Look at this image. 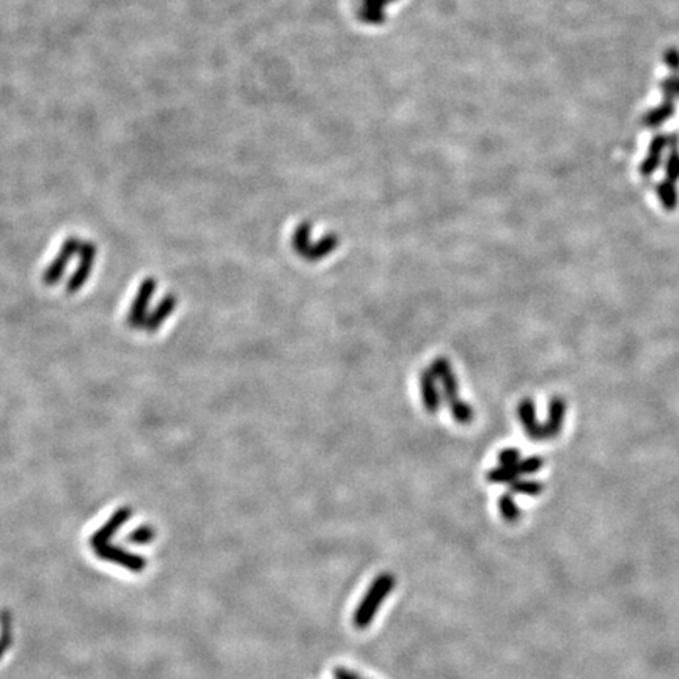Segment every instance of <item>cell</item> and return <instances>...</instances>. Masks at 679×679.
<instances>
[{"mask_svg": "<svg viewBox=\"0 0 679 679\" xmlns=\"http://www.w3.org/2000/svg\"><path fill=\"white\" fill-rule=\"evenodd\" d=\"M395 585H397V579L390 572H383L373 580V584L367 589V593L362 598L360 604L357 606L354 611L353 623L357 629H367L373 623L379 609L383 607L384 601L389 598V594L393 592Z\"/></svg>", "mask_w": 679, "mask_h": 679, "instance_id": "obj_1", "label": "cell"}, {"mask_svg": "<svg viewBox=\"0 0 679 679\" xmlns=\"http://www.w3.org/2000/svg\"><path fill=\"white\" fill-rule=\"evenodd\" d=\"M420 387H422V400H423L424 409H427L428 412H431V414L437 412L440 406H442L444 398H442V393H440V390H437L436 379L432 378V375L428 370H424L422 373Z\"/></svg>", "mask_w": 679, "mask_h": 679, "instance_id": "obj_2", "label": "cell"}, {"mask_svg": "<svg viewBox=\"0 0 679 679\" xmlns=\"http://www.w3.org/2000/svg\"><path fill=\"white\" fill-rule=\"evenodd\" d=\"M338 237L337 235H333V233H329V235H326L321 237L319 241H316L315 244H311L309 250L305 252V255L302 258H305L307 261H319V260H323L324 257L327 255H331V253L337 249V245H338Z\"/></svg>", "mask_w": 679, "mask_h": 679, "instance_id": "obj_3", "label": "cell"}, {"mask_svg": "<svg viewBox=\"0 0 679 679\" xmlns=\"http://www.w3.org/2000/svg\"><path fill=\"white\" fill-rule=\"evenodd\" d=\"M565 414H566V402L563 398H554L549 405V417L547 420L544 422L546 424L550 436L555 437L558 436V432L562 431L563 427V420H565Z\"/></svg>", "mask_w": 679, "mask_h": 679, "instance_id": "obj_4", "label": "cell"}, {"mask_svg": "<svg viewBox=\"0 0 679 679\" xmlns=\"http://www.w3.org/2000/svg\"><path fill=\"white\" fill-rule=\"evenodd\" d=\"M518 415H519V420L522 423V427H524V431L527 432V434H530V432H532L540 424V422L536 420V409H535V405H533L532 400L525 398V400H522L519 402Z\"/></svg>", "mask_w": 679, "mask_h": 679, "instance_id": "obj_5", "label": "cell"}, {"mask_svg": "<svg viewBox=\"0 0 679 679\" xmlns=\"http://www.w3.org/2000/svg\"><path fill=\"white\" fill-rule=\"evenodd\" d=\"M310 236H311V225L309 222H304L296 228L294 235H293V242H291V244H293V249H294L297 255L304 257L305 252L309 250V247L311 245Z\"/></svg>", "mask_w": 679, "mask_h": 679, "instance_id": "obj_6", "label": "cell"}, {"mask_svg": "<svg viewBox=\"0 0 679 679\" xmlns=\"http://www.w3.org/2000/svg\"><path fill=\"white\" fill-rule=\"evenodd\" d=\"M449 406H450V412H451V417L454 420H456L458 423L461 424H469L470 422L474 420V409L472 406L469 405V402L466 401H461L459 398L456 400H451L449 401Z\"/></svg>", "mask_w": 679, "mask_h": 679, "instance_id": "obj_7", "label": "cell"}, {"mask_svg": "<svg viewBox=\"0 0 679 679\" xmlns=\"http://www.w3.org/2000/svg\"><path fill=\"white\" fill-rule=\"evenodd\" d=\"M519 470L516 466H498L488 472L486 478L491 483H514L519 478Z\"/></svg>", "mask_w": 679, "mask_h": 679, "instance_id": "obj_8", "label": "cell"}, {"mask_svg": "<svg viewBox=\"0 0 679 679\" xmlns=\"http://www.w3.org/2000/svg\"><path fill=\"white\" fill-rule=\"evenodd\" d=\"M498 510H500V514H502V518L506 520V522H516L520 516V511L518 508V505L514 503V500L511 496H502L498 498Z\"/></svg>", "mask_w": 679, "mask_h": 679, "instance_id": "obj_9", "label": "cell"}, {"mask_svg": "<svg viewBox=\"0 0 679 679\" xmlns=\"http://www.w3.org/2000/svg\"><path fill=\"white\" fill-rule=\"evenodd\" d=\"M511 492H514V494H522V496H540L542 492V484L536 481L516 480L514 483H511Z\"/></svg>", "mask_w": 679, "mask_h": 679, "instance_id": "obj_10", "label": "cell"}, {"mask_svg": "<svg viewBox=\"0 0 679 679\" xmlns=\"http://www.w3.org/2000/svg\"><path fill=\"white\" fill-rule=\"evenodd\" d=\"M440 384H442V390H440V393H442V398L445 402L458 398L459 387H458V379L456 376H454V373H450L449 376L440 379Z\"/></svg>", "mask_w": 679, "mask_h": 679, "instance_id": "obj_11", "label": "cell"}, {"mask_svg": "<svg viewBox=\"0 0 679 679\" xmlns=\"http://www.w3.org/2000/svg\"><path fill=\"white\" fill-rule=\"evenodd\" d=\"M658 193H659V197H661V200H662L663 206H665L667 210H673V208H676V205H678V193H676L673 186H671L670 183L661 184L659 189H658Z\"/></svg>", "mask_w": 679, "mask_h": 679, "instance_id": "obj_12", "label": "cell"}, {"mask_svg": "<svg viewBox=\"0 0 679 679\" xmlns=\"http://www.w3.org/2000/svg\"><path fill=\"white\" fill-rule=\"evenodd\" d=\"M428 371L431 373L432 378H434L436 380L444 379L445 376H449L450 373H453V370H451V365H450V362H449V360L445 359V357H439V359L432 360V363L429 365Z\"/></svg>", "mask_w": 679, "mask_h": 679, "instance_id": "obj_13", "label": "cell"}, {"mask_svg": "<svg viewBox=\"0 0 679 679\" xmlns=\"http://www.w3.org/2000/svg\"><path fill=\"white\" fill-rule=\"evenodd\" d=\"M520 462V451L516 449H506L498 453L500 466H518Z\"/></svg>", "mask_w": 679, "mask_h": 679, "instance_id": "obj_14", "label": "cell"}, {"mask_svg": "<svg viewBox=\"0 0 679 679\" xmlns=\"http://www.w3.org/2000/svg\"><path fill=\"white\" fill-rule=\"evenodd\" d=\"M542 464H544V461H542L541 458L533 456V458H528V459H525V461H520L516 467H518L520 475H522V474L530 475V474L538 472V470L542 467Z\"/></svg>", "mask_w": 679, "mask_h": 679, "instance_id": "obj_15", "label": "cell"}, {"mask_svg": "<svg viewBox=\"0 0 679 679\" xmlns=\"http://www.w3.org/2000/svg\"><path fill=\"white\" fill-rule=\"evenodd\" d=\"M333 678L335 679H362L359 675L354 673L353 670H348L345 667H337L333 670Z\"/></svg>", "mask_w": 679, "mask_h": 679, "instance_id": "obj_16", "label": "cell"}]
</instances>
